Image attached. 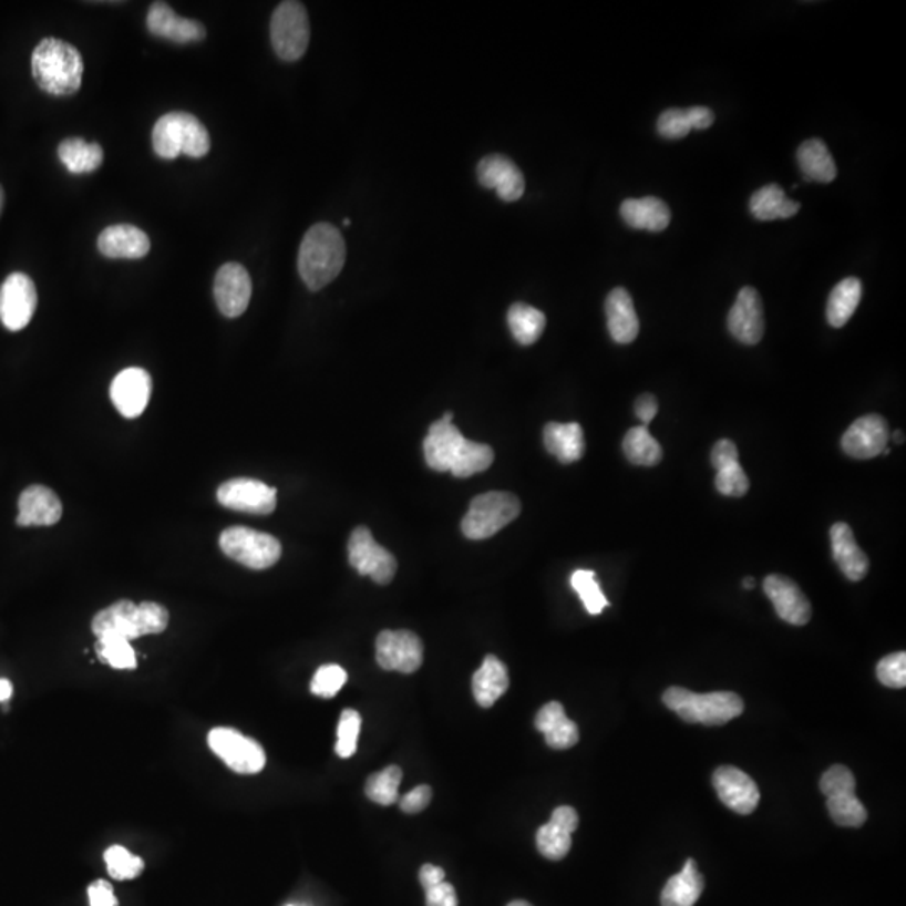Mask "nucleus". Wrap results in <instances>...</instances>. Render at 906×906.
<instances>
[{
	"mask_svg": "<svg viewBox=\"0 0 906 906\" xmlns=\"http://www.w3.org/2000/svg\"><path fill=\"white\" fill-rule=\"evenodd\" d=\"M348 559L361 576H370L378 585H390L397 575V559L374 540L368 527H357L348 540Z\"/></svg>",
	"mask_w": 906,
	"mask_h": 906,
	"instance_id": "obj_11",
	"label": "nucleus"
},
{
	"mask_svg": "<svg viewBox=\"0 0 906 906\" xmlns=\"http://www.w3.org/2000/svg\"><path fill=\"white\" fill-rule=\"evenodd\" d=\"M572 585L573 589L578 593L579 598L583 599V605H585L589 615H599L609 605L608 599L599 588L598 581H596L595 572L579 569V572L573 573Z\"/></svg>",
	"mask_w": 906,
	"mask_h": 906,
	"instance_id": "obj_44",
	"label": "nucleus"
},
{
	"mask_svg": "<svg viewBox=\"0 0 906 906\" xmlns=\"http://www.w3.org/2000/svg\"><path fill=\"white\" fill-rule=\"evenodd\" d=\"M289 906H292V905H289Z\"/></svg>",
	"mask_w": 906,
	"mask_h": 906,
	"instance_id": "obj_64",
	"label": "nucleus"
},
{
	"mask_svg": "<svg viewBox=\"0 0 906 906\" xmlns=\"http://www.w3.org/2000/svg\"><path fill=\"white\" fill-rule=\"evenodd\" d=\"M111 402L126 419H136L145 412L152 394V377L142 368H126L111 383Z\"/></svg>",
	"mask_w": 906,
	"mask_h": 906,
	"instance_id": "obj_17",
	"label": "nucleus"
},
{
	"mask_svg": "<svg viewBox=\"0 0 906 906\" xmlns=\"http://www.w3.org/2000/svg\"><path fill=\"white\" fill-rule=\"evenodd\" d=\"M220 549L225 556L257 572L274 566L282 554V546L276 537L244 526L225 529L220 534Z\"/></svg>",
	"mask_w": 906,
	"mask_h": 906,
	"instance_id": "obj_9",
	"label": "nucleus"
},
{
	"mask_svg": "<svg viewBox=\"0 0 906 906\" xmlns=\"http://www.w3.org/2000/svg\"><path fill=\"white\" fill-rule=\"evenodd\" d=\"M862 296V280L856 279V277H847V279L841 280L840 285L831 291L830 299H827V322L833 328H843L858 309Z\"/></svg>",
	"mask_w": 906,
	"mask_h": 906,
	"instance_id": "obj_36",
	"label": "nucleus"
},
{
	"mask_svg": "<svg viewBox=\"0 0 906 906\" xmlns=\"http://www.w3.org/2000/svg\"><path fill=\"white\" fill-rule=\"evenodd\" d=\"M97 657L101 661L119 670H133L136 667V655L126 638L106 635L97 638Z\"/></svg>",
	"mask_w": 906,
	"mask_h": 906,
	"instance_id": "obj_42",
	"label": "nucleus"
},
{
	"mask_svg": "<svg viewBox=\"0 0 906 906\" xmlns=\"http://www.w3.org/2000/svg\"><path fill=\"white\" fill-rule=\"evenodd\" d=\"M494 462V450L485 443H475L471 440H465L461 453H459L457 461L453 464L452 474L455 477L464 478L471 475L481 474L487 471Z\"/></svg>",
	"mask_w": 906,
	"mask_h": 906,
	"instance_id": "obj_41",
	"label": "nucleus"
},
{
	"mask_svg": "<svg viewBox=\"0 0 906 906\" xmlns=\"http://www.w3.org/2000/svg\"><path fill=\"white\" fill-rule=\"evenodd\" d=\"M876 677L879 682L889 689H905L906 687V653L898 651V653L888 655V657L879 660L876 667Z\"/></svg>",
	"mask_w": 906,
	"mask_h": 906,
	"instance_id": "obj_48",
	"label": "nucleus"
},
{
	"mask_svg": "<svg viewBox=\"0 0 906 906\" xmlns=\"http://www.w3.org/2000/svg\"><path fill=\"white\" fill-rule=\"evenodd\" d=\"M544 445L560 464H573L585 455V433L579 423H547Z\"/></svg>",
	"mask_w": 906,
	"mask_h": 906,
	"instance_id": "obj_31",
	"label": "nucleus"
},
{
	"mask_svg": "<svg viewBox=\"0 0 906 906\" xmlns=\"http://www.w3.org/2000/svg\"><path fill=\"white\" fill-rule=\"evenodd\" d=\"M742 585H744L745 589H752V588H754L755 581L752 578H745L744 583H742Z\"/></svg>",
	"mask_w": 906,
	"mask_h": 906,
	"instance_id": "obj_60",
	"label": "nucleus"
},
{
	"mask_svg": "<svg viewBox=\"0 0 906 906\" xmlns=\"http://www.w3.org/2000/svg\"><path fill=\"white\" fill-rule=\"evenodd\" d=\"M619 214L631 229L650 233H661L671 220L670 208L657 197L628 198L619 207Z\"/></svg>",
	"mask_w": 906,
	"mask_h": 906,
	"instance_id": "obj_30",
	"label": "nucleus"
},
{
	"mask_svg": "<svg viewBox=\"0 0 906 906\" xmlns=\"http://www.w3.org/2000/svg\"><path fill=\"white\" fill-rule=\"evenodd\" d=\"M420 883H422L423 889L430 888V886L439 885V883L445 882V872H443L440 866L435 865H423L420 868Z\"/></svg>",
	"mask_w": 906,
	"mask_h": 906,
	"instance_id": "obj_56",
	"label": "nucleus"
},
{
	"mask_svg": "<svg viewBox=\"0 0 906 906\" xmlns=\"http://www.w3.org/2000/svg\"><path fill=\"white\" fill-rule=\"evenodd\" d=\"M425 896L426 906H459L457 892L446 882L426 888Z\"/></svg>",
	"mask_w": 906,
	"mask_h": 906,
	"instance_id": "obj_51",
	"label": "nucleus"
},
{
	"mask_svg": "<svg viewBox=\"0 0 906 906\" xmlns=\"http://www.w3.org/2000/svg\"><path fill=\"white\" fill-rule=\"evenodd\" d=\"M311 28L308 11L301 2L286 0L277 6L270 19V42L280 60L295 63L308 51Z\"/></svg>",
	"mask_w": 906,
	"mask_h": 906,
	"instance_id": "obj_7",
	"label": "nucleus"
},
{
	"mask_svg": "<svg viewBox=\"0 0 906 906\" xmlns=\"http://www.w3.org/2000/svg\"><path fill=\"white\" fill-rule=\"evenodd\" d=\"M347 262V244L334 225L319 222L306 233L299 247V276L311 291L326 288Z\"/></svg>",
	"mask_w": 906,
	"mask_h": 906,
	"instance_id": "obj_1",
	"label": "nucleus"
},
{
	"mask_svg": "<svg viewBox=\"0 0 906 906\" xmlns=\"http://www.w3.org/2000/svg\"><path fill=\"white\" fill-rule=\"evenodd\" d=\"M477 177L485 188H495L504 202L519 200L526 191L523 172L504 155H487L477 165Z\"/></svg>",
	"mask_w": 906,
	"mask_h": 906,
	"instance_id": "obj_20",
	"label": "nucleus"
},
{
	"mask_svg": "<svg viewBox=\"0 0 906 906\" xmlns=\"http://www.w3.org/2000/svg\"><path fill=\"white\" fill-rule=\"evenodd\" d=\"M168 609L158 603L145 601L135 605L128 599H122L101 609L94 616L91 628L97 638L115 635L130 641L145 635L163 634L168 627Z\"/></svg>",
	"mask_w": 906,
	"mask_h": 906,
	"instance_id": "obj_3",
	"label": "nucleus"
},
{
	"mask_svg": "<svg viewBox=\"0 0 906 906\" xmlns=\"http://www.w3.org/2000/svg\"><path fill=\"white\" fill-rule=\"evenodd\" d=\"M903 436H905V435H903V432L893 433V442H896V443L905 442V439H903Z\"/></svg>",
	"mask_w": 906,
	"mask_h": 906,
	"instance_id": "obj_58",
	"label": "nucleus"
},
{
	"mask_svg": "<svg viewBox=\"0 0 906 906\" xmlns=\"http://www.w3.org/2000/svg\"><path fill=\"white\" fill-rule=\"evenodd\" d=\"M712 782L719 800L733 813L748 816L758 810L761 792L752 778L741 769L722 765L713 772Z\"/></svg>",
	"mask_w": 906,
	"mask_h": 906,
	"instance_id": "obj_16",
	"label": "nucleus"
},
{
	"mask_svg": "<svg viewBox=\"0 0 906 906\" xmlns=\"http://www.w3.org/2000/svg\"><path fill=\"white\" fill-rule=\"evenodd\" d=\"M605 309L612 341L618 344L634 343L640 332V319L630 292L622 288L612 289L606 298Z\"/></svg>",
	"mask_w": 906,
	"mask_h": 906,
	"instance_id": "obj_27",
	"label": "nucleus"
},
{
	"mask_svg": "<svg viewBox=\"0 0 906 906\" xmlns=\"http://www.w3.org/2000/svg\"><path fill=\"white\" fill-rule=\"evenodd\" d=\"M403 772L399 765H390L383 771L374 772L368 778L367 791L368 800L380 806H391L399 801V787L402 782Z\"/></svg>",
	"mask_w": 906,
	"mask_h": 906,
	"instance_id": "obj_40",
	"label": "nucleus"
},
{
	"mask_svg": "<svg viewBox=\"0 0 906 906\" xmlns=\"http://www.w3.org/2000/svg\"><path fill=\"white\" fill-rule=\"evenodd\" d=\"M687 113H689L692 130H707L715 122L713 111L706 106L687 107Z\"/></svg>",
	"mask_w": 906,
	"mask_h": 906,
	"instance_id": "obj_55",
	"label": "nucleus"
},
{
	"mask_svg": "<svg viewBox=\"0 0 906 906\" xmlns=\"http://www.w3.org/2000/svg\"><path fill=\"white\" fill-rule=\"evenodd\" d=\"M710 461H712L715 471L725 467V465L733 464V462H739L738 446H735V443L730 442V440H720V442H717L715 446H713Z\"/></svg>",
	"mask_w": 906,
	"mask_h": 906,
	"instance_id": "obj_52",
	"label": "nucleus"
},
{
	"mask_svg": "<svg viewBox=\"0 0 906 906\" xmlns=\"http://www.w3.org/2000/svg\"><path fill=\"white\" fill-rule=\"evenodd\" d=\"M344 225H347V227H350V225H351L350 218H347V220H344Z\"/></svg>",
	"mask_w": 906,
	"mask_h": 906,
	"instance_id": "obj_63",
	"label": "nucleus"
},
{
	"mask_svg": "<svg viewBox=\"0 0 906 906\" xmlns=\"http://www.w3.org/2000/svg\"><path fill=\"white\" fill-rule=\"evenodd\" d=\"M87 896H90L91 906H119V899H116L113 888H111L110 883L103 882V879L90 885Z\"/></svg>",
	"mask_w": 906,
	"mask_h": 906,
	"instance_id": "obj_53",
	"label": "nucleus"
},
{
	"mask_svg": "<svg viewBox=\"0 0 906 906\" xmlns=\"http://www.w3.org/2000/svg\"><path fill=\"white\" fill-rule=\"evenodd\" d=\"M833 556L843 575L852 581H862L869 572V559L856 543L852 527L844 523L831 527Z\"/></svg>",
	"mask_w": 906,
	"mask_h": 906,
	"instance_id": "obj_28",
	"label": "nucleus"
},
{
	"mask_svg": "<svg viewBox=\"0 0 906 906\" xmlns=\"http://www.w3.org/2000/svg\"><path fill=\"white\" fill-rule=\"evenodd\" d=\"M465 436L453 422L436 420L423 442L426 465L436 472H450L465 443Z\"/></svg>",
	"mask_w": 906,
	"mask_h": 906,
	"instance_id": "obj_24",
	"label": "nucleus"
},
{
	"mask_svg": "<svg viewBox=\"0 0 906 906\" xmlns=\"http://www.w3.org/2000/svg\"><path fill=\"white\" fill-rule=\"evenodd\" d=\"M703 876L700 875L696 859H687L686 866L678 875L671 876L661 892V906H693L702 896Z\"/></svg>",
	"mask_w": 906,
	"mask_h": 906,
	"instance_id": "obj_33",
	"label": "nucleus"
},
{
	"mask_svg": "<svg viewBox=\"0 0 906 906\" xmlns=\"http://www.w3.org/2000/svg\"><path fill=\"white\" fill-rule=\"evenodd\" d=\"M377 661L383 670L415 673L423 663V644L409 630H384L377 638Z\"/></svg>",
	"mask_w": 906,
	"mask_h": 906,
	"instance_id": "obj_13",
	"label": "nucleus"
},
{
	"mask_svg": "<svg viewBox=\"0 0 906 906\" xmlns=\"http://www.w3.org/2000/svg\"><path fill=\"white\" fill-rule=\"evenodd\" d=\"M61 516L63 504L60 497L44 485H31L19 497V526H52L60 523Z\"/></svg>",
	"mask_w": 906,
	"mask_h": 906,
	"instance_id": "obj_25",
	"label": "nucleus"
},
{
	"mask_svg": "<svg viewBox=\"0 0 906 906\" xmlns=\"http://www.w3.org/2000/svg\"><path fill=\"white\" fill-rule=\"evenodd\" d=\"M146 28L156 38L177 42V44L204 41L205 35H207L204 24L194 21V19L181 18L165 2H155V4L150 6L148 16H146Z\"/></svg>",
	"mask_w": 906,
	"mask_h": 906,
	"instance_id": "obj_23",
	"label": "nucleus"
},
{
	"mask_svg": "<svg viewBox=\"0 0 906 906\" xmlns=\"http://www.w3.org/2000/svg\"><path fill=\"white\" fill-rule=\"evenodd\" d=\"M208 745L237 774H257L266 765V752L239 730L217 727L208 733Z\"/></svg>",
	"mask_w": 906,
	"mask_h": 906,
	"instance_id": "obj_10",
	"label": "nucleus"
},
{
	"mask_svg": "<svg viewBox=\"0 0 906 906\" xmlns=\"http://www.w3.org/2000/svg\"><path fill=\"white\" fill-rule=\"evenodd\" d=\"M12 697V683L6 678H0V702H8Z\"/></svg>",
	"mask_w": 906,
	"mask_h": 906,
	"instance_id": "obj_57",
	"label": "nucleus"
},
{
	"mask_svg": "<svg viewBox=\"0 0 906 906\" xmlns=\"http://www.w3.org/2000/svg\"><path fill=\"white\" fill-rule=\"evenodd\" d=\"M579 816L575 807L559 806L554 810L550 821L537 830L536 844L544 858L559 862L572 850V836L578 830Z\"/></svg>",
	"mask_w": 906,
	"mask_h": 906,
	"instance_id": "obj_22",
	"label": "nucleus"
},
{
	"mask_svg": "<svg viewBox=\"0 0 906 906\" xmlns=\"http://www.w3.org/2000/svg\"><path fill=\"white\" fill-rule=\"evenodd\" d=\"M751 214L758 220H778V218H789L800 212V202L789 200L784 191L778 184H769L761 191L754 192L749 202Z\"/></svg>",
	"mask_w": 906,
	"mask_h": 906,
	"instance_id": "obj_35",
	"label": "nucleus"
},
{
	"mask_svg": "<svg viewBox=\"0 0 906 906\" xmlns=\"http://www.w3.org/2000/svg\"><path fill=\"white\" fill-rule=\"evenodd\" d=\"M443 422H453V413L446 412L445 415L442 416Z\"/></svg>",
	"mask_w": 906,
	"mask_h": 906,
	"instance_id": "obj_62",
	"label": "nucleus"
},
{
	"mask_svg": "<svg viewBox=\"0 0 906 906\" xmlns=\"http://www.w3.org/2000/svg\"><path fill=\"white\" fill-rule=\"evenodd\" d=\"M507 906H533L531 903L524 902V899H516V902L508 903Z\"/></svg>",
	"mask_w": 906,
	"mask_h": 906,
	"instance_id": "obj_59",
	"label": "nucleus"
},
{
	"mask_svg": "<svg viewBox=\"0 0 906 906\" xmlns=\"http://www.w3.org/2000/svg\"><path fill=\"white\" fill-rule=\"evenodd\" d=\"M622 452L631 464L644 465V467H653L663 457L660 443L653 439V435L648 432V426L645 425L628 430L622 440Z\"/></svg>",
	"mask_w": 906,
	"mask_h": 906,
	"instance_id": "obj_39",
	"label": "nucleus"
},
{
	"mask_svg": "<svg viewBox=\"0 0 906 906\" xmlns=\"http://www.w3.org/2000/svg\"><path fill=\"white\" fill-rule=\"evenodd\" d=\"M4 188L0 187V212H2V207H4Z\"/></svg>",
	"mask_w": 906,
	"mask_h": 906,
	"instance_id": "obj_61",
	"label": "nucleus"
},
{
	"mask_svg": "<svg viewBox=\"0 0 906 906\" xmlns=\"http://www.w3.org/2000/svg\"><path fill=\"white\" fill-rule=\"evenodd\" d=\"M97 250L107 259H143L150 253V239L135 225H111L97 237Z\"/></svg>",
	"mask_w": 906,
	"mask_h": 906,
	"instance_id": "obj_26",
	"label": "nucleus"
},
{
	"mask_svg": "<svg viewBox=\"0 0 906 906\" xmlns=\"http://www.w3.org/2000/svg\"><path fill=\"white\" fill-rule=\"evenodd\" d=\"M715 487L722 495L742 497V495L748 494L751 482H749L748 474H745L741 464L733 462V464L725 465V467L717 471Z\"/></svg>",
	"mask_w": 906,
	"mask_h": 906,
	"instance_id": "obj_47",
	"label": "nucleus"
},
{
	"mask_svg": "<svg viewBox=\"0 0 906 906\" xmlns=\"http://www.w3.org/2000/svg\"><path fill=\"white\" fill-rule=\"evenodd\" d=\"M730 334L741 343L754 347L764 336V308L762 299L754 288H744L739 292L738 301L732 306L727 319Z\"/></svg>",
	"mask_w": 906,
	"mask_h": 906,
	"instance_id": "obj_19",
	"label": "nucleus"
},
{
	"mask_svg": "<svg viewBox=\"0 0 906 906\" xmlns=\"http://www.w3.org/2000/svg\"><path fill=\"white\" fill-rule=\"evenodd\" d=\"M521 514V501L511 492H485L471 502L462 521V533L467 539L481 540L495 536Z\"/></svg>",
	"mask_w": 906,
	"mask_h": 906,
	"instance_id": "obj_6",
	"label": "nucleus"
},
{
	"mask_svg": "<svg viewBox=\"0 0 906 906\" xmlns=\"http://www.w3.org/2000/svg\"><path fill=\"white\" fill-rule=\"evenodd\" d=\"M797 163L806 181L831 184L836 178V162L823 140L804 142L797 150Z\"/></svg>",
	"mask_w": 906,
	"mask_h": 906,
	"instance_id": "obj_34",
	"label": "nucleus"
},
{
	"mask_svg": "<svg viewBox=\"0 0 906 906\" xmlns=\"http://www.w3.org/2000/svg\"><path fill=\"white\" fill-rule=\"evenodd\" d=\"M765 595L774 605L779 618L794 627H804L813 616L810 599L792 579L781 575H771L764 581Z\"/></svg>",
	"mask_w": 906,
	"mask_h": 906,
	"instance_id": "obj_21",
	"label": "nucleus"
},
{
	"mask_svg": "<svg viewBox=\"0 0 906 906\" xmlns=\"http://www.w3.org/2000/svg\"><path fill=\"white\" fill-rule=\"evenodd\" d=\"M348 673L339 665H322L311 682V692L322 699H332L347 683Z\"/></svg>",
	"mask_w": 906,
	"mask_h": 906,
	"instance_id": "obj_46",
	"label": "nucleus"
},
{
	"mask_svg": "<svg viewBox=\"0 0 906 906\" xmlns=\"http://www.w3.org/2000/svg\"><path fill=\"white\" fill-rule=\"evenodd\" d=\"M508 689L507 667L494 655L485 657L482 667L472 678L475 702L482 709H491Z\"/></svg>",
	"mask_w": 906,
	"mask_h": 906,
	"instance_id": "obj_32",
	"label": "nucleus"
},
{
	"mask_svg": "<svg viewBox=\"0 0 906 906\" xmlns=\"http://www.w3.org/2000/svg\"><path fill=\"white\" fill-rule=\"evenodd\" d=\"M635 413H637L638 419L644 422V425L648 426V423H650L658 413V402L653 394H641L640 399L635 403Z\"/></svg>",
	"mask_w": 906,
	"mask_h": 906,
	"instance_id": "obj_54",
	"label": "nucleus"
},
{
	"mask_svg": "<svg viewBox=\"0 0 906 906\" xmlns=\"http://www.w3.org/2000/svg\"><path fill=\"white\" fill-rule=\"evenodd\" d=\"M690 130H692V123H690L689 113H687V110L670 107V110L663 111L660 119H658L657 132L658 135L663 136V138H686V136L689 135Z\"/></svg>",
	"mask_w": 906,
	"mask_h": 906,
	"instance_id": "obj_49",
	"label": "nucleus"
},
{
	"mask_svg": "<svg viewBox=\"0 0 906 906\" xmlns=\"http://www.w3.org/2000/svg\"><path fill=\"white\" fill-rule=\"evenodd\" d=\"M663 703L680 719L703 725H723L744 712V702L733 692L693 693L682 687H670Z\"/></svg>",
	"mask_w": 906,
	"mask_h": 906,
	"instance_id": "obj_5",
	"label": "nucleus"
},
{
	"mask_svg": "<svg viewBox=\"0 0 906 906\" xmlns=\"http://www.w3.org/2000/svg\"><path fill=\"white\" fill-rule=\"evenodd\" d=\"M214 298L225 318H239L253 298V280L243 264L227 262L217 270Z\"/></svg>",
	"mask_w": 906,
	"mask_h": 906,
	"instance_id": "obj_15",
	"label": "nucleus"
},
{
	"mask_svg": "<svg viewBox=\"0 0 906 906\" xmlns=\"http://www.w3.org/2000/svg\"><path fill=\"white\" fill-rule=\"evenodd\" d=\"M534 725L544 733L546 744L556 751H566L575 748L579 742V730L573 720L568 719L564 707L559 702H549L537 712Z\"/></svg>",
	"mask_w": 906,
	"mask_h": 906,
	"instance_id": "obj_29",
	"label": "nucleus"
},
{
	"mask_svg": "<svg viewBox=\"0 0 906 906\" xmlns=\"http://www.w3.org/2000/svg\"><path fill=\"white\" fill-rule=\"evenodd\" d=\"M217 501L239 513L267 516L277 504V491L254 478H233L218 487Z\"/></svg>",
	"mask_w": 906,
	"mask_h": 906,
	"instance_id": "obj_14",
	"label": "nucleus"
},
{
	"mask_svg": "<svg viewBox=\"0 0 906 906\" xmlns=\"http://www.w3.org/2000/svg\"><path fill=\"white\" fill-rule=\"evenodd\" d=\"M361 730V715L353 709L343 710L338 725V742H336V754L339 758L348 759L357 752L358 735Z\"/></svg>",
	"mask_w": 906,
	"mask_h": 906,
	"instance_id": "obj_45",
	"label": "nucleus"
},
{
	"mask_svg": "<svg viewBox=\"0 0 906 906\" xmlns=\"http://www.w3.org/2000/svg\"><path fill=\"white\" fill-rule=\"evenodd\" d=\"M889 440L888 423L883 416L866 415L856 420L841 440V446L850 457L866 461L885 452Z\"/></svg>",
	"mask_w": 906,
	"mask_h": 906,
	"instance_id": "obj_18",
	"label": "nucleus"
},
{
	"mask_svg": "<svg viewBox=\"0 0 906 906\" xmlns=\"http://www.w3.org/2000/svg\"><path fill=\"white\" fill-rule=\"evenodd\" d=\"M152 140L153 150L163 159H175L181 155L202 158L210 152L207 128L202 125L200 120L185 111L163 115L155 123Z\"/></svg>",
	"mask_w": 906,
	"mask_h": 906,
	"instance_id": "obj_4",
	"label": "nucleus"
},
{
	"mask_svg": "<svg viewBox=\"0 0 906 906\" xmlns=\"http://www.w3.org/2000/svg\"><path fill=\"white\" fill-rule=\"evenodd\" d=\"M38 308L34 280L24 272H14L0 286V321L9 331H21L31 322Z\"/></svg>",
	"mask_w": 906,
	"mask_h": 906,
	"instance_id": "obj_12",
	"label": "nucleus"
},
{
	"mask_svg": "<svg viewBox=\"0 0 906 906\" xmlns=\"http://www.w3.org/2000/svg\"><path fill=\"white\" fill-rule=\"evenodd\" d=\"M31 68L38 86L52 96H71L83 83V58L63 39H42L32 52Z\"/></svg>",
	"mask_w": 906,
	"mask_h": 906,
	"instance_id": "obj_2",
	"label": "nucleus"
},
{
	"mask_svg": "<svg viewBox=\"0 0 906 906\" xmlns=\"http://www.w3.org/2000/svg\"><path fill=\"white\" fill-rule=\"evenodd\" d=\"M432 796L433 792L430 785H419L400 800V810L406 814L422 813L423 810L429 807Z\"/></svg>",
	"mask_w": 906,
	"mask_h": 906,
	"instance_id": "obj_50",
	"label": "nucleus"
},
{
	"mask_svg": "<svg viewBox=\"0 0 906 906\" xmlns=\"http://www.w3.org/2000/svg\"><path fill=\"white\" fill-rule=\"evenodd\" d=\"M61 162L74 175L91 174L103 165L104 153L97 143L81 138H68L58 148Z\"/></svg>",
	"mask_w": 906,
	"mask_h": 906,
	"instance_id": "obj_37",
	"label": "nucleus"
},
{
	"mask_svg": "<svg viewBox=\"0 0 906 906\" xmlns=\"http://www.w3.org/2000/svg\"><path fill=\"white\" fill-rule=\"evenodd\" d=\"M104 862H106L107 873H110L111 878L120 879V882L136 878V876L142 875L143 868H145L143 859L133 855L123 846L107 847L106 853H104Z\"/></svg>",
	"mask_w": 906,
	"mask_h": 906,
	"instance_id": "obj_43",
	"label": "nucleus"
},
{
	"mask_svg": "<svg viewBox=\"0 0 906 906\" xmlns=\"http://www.w3.org/2000/svg\"><path fill=\"white\" fill-rule=\"evenodd\" d=\"M821 791L827 797V811L837 826L859 827L868 820V811L856 797V779L846 765L836 764L824 772Z\"/></svg>",
	"mask_w": 906,
	"mask_h": 906,
	"instance_id": "obj_8",
	"label": "nucleus"
},
{
	"mask_svg": "<svg viewBox=\"0 0 906 906\" xmlns=\"http://www.w3.org/2000/svg\"><path fill=\"white\" fill-rule=\"evenodd\" d=\"M507 322L514 339L523 347L536 343L546 328V316L533 306L516 302L507 312Z\"/></svg>",
	"mask_w": 906,
	"mask_h": 906,
	"instance_id": "obj_38",
	"label": "nucleus"
}]
</instances>
